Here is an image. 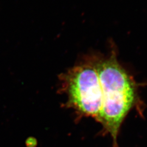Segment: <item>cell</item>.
Listing matches in <instances>:
<instances>
[{"mask_svg": "<svg viewBox=\"0 0 147 147\" xmlns=\"http://www.w3.org/2000/svg\"><path fill=\"white\" fill-rule=\"evenodd\" d=\"M102 91V106L96 121L102 126V134L110 135L113 147L126 116L133 109L143 116L142 102L137 84L118 61L114 50L105 58H94Z\"/></svg>", "mask_w": 147, "mask_h": 147, "instance_id": "obj_1", "label": "cell"}, {"mask_svg": "<svg viewBox=\"0 0 147 147\" xmlns=\"http://www.w3.org/2000/svg\"><path fill=\"white\" fill-rule=\"evenodd\" d=\"M61 78L68 106L80 117L96 121L102 106V91L94 58L74 66Z\"/></svg>", "mask_w": 147, "mask_h": 147, "instance_id": "obj_2", "label": "cell"}]
</instances>
